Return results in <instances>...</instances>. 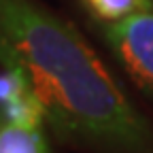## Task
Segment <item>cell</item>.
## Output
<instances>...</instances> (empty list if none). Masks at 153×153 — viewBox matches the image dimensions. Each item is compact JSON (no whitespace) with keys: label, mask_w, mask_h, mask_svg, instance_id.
Returning <instances> with one entry per match:
<instances>
[{"label":"cell","mask_w":153,"mask_h":153,"mask_svg":"<svg viewBox=\"0 0 153 153\" xmlns=\"http://www.w3.org/2000/svg\"><path fill=\"white\" fill-rule=\"evenodd\" d=\"M106 36L130 76L153 94V7L111 24Z\"/></svg>","instance_id":"2"},{"label":"cell","mask_w":153,"mask_h":153,"mask_svg":"<svg viewBox=\"0 0 153 153\" xmlns=\"http://www.w3.org/2000/svg\"><path fill=\"white\" fill-rule=\"evenodd\" d=\"M85 4L91 9V13L96 17L115 24L134 13L151 9L153 0H85Z\"/></svg>","instance_id":"4"},{"label":"cell","mask_w":153,"mask_h":153,"mask_svg":"<svg viewBox=\"0 0 153 153\" xmlns=\"http://www.w3.org/2000/svg\"><path fill=\"white\" fill-rule=\"evenodd\" d=\"M0 153H49L41 126H19L0 119Z\"/></svg>","instance_id":"3"},{"label":"cell","mask_w":153,"mask_h":153,"mask_svg":"<svg viewBox=\"0 0 153 153\" xmlns=\"http://www.w3.org/2000/svg\"><path fill=\"white\" fill-rule=\"evenodd\" d=\"M0 64L22 76L64 138L113 153H147V119L68 22L34 0H0Z\"/></svg>","instance_id":"1"}]
</instances>
